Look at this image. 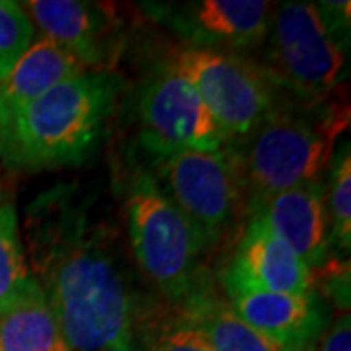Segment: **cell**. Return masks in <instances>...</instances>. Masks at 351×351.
I'll list each match as a JSON object with an SVG mask.
<instances>
[{"instance_id": "cell-1", "label": "cell", "mask_w": 351, "mask_h": 351, "mask_svg": "<svg viewBox=\"0 0 351 351\" xmlns=\"http://www.w3.org/2000/svg\"><path fill=\"white\" fill-rule=\"evenodd\" d=\"M34 232V263L71 351H138L151 302L138 295L110 228L57 203Z\"/></svg>"}, {"instance_id": "cell-2", "label": "cell", "mask_w": 351, "mask_h": 351, "mask_svg": "<svg viewBox=\"0 0 351 351\" xmlns=\"http://www.w3.org/2000/svg\"><path fill=\"white\" fill-rule=\"evenodd\" d=\"M277 104L246 138L228 145L239 162L248 207L279 191L322 180L338 137L350 127L341 94L320 101Z\"/></svg>"}, {"instance_id": "cell-3", "label": "cell", "mask_w": 351, "mask_h": 351, "mask_svg": "<svg viewBox=\"0 0 351 351\" xmlns=\"http://www.w3.org/2000/svg\"><path fill=\"white\" fill-rule=\"evenodd\" d=\"M121 86L110 71H90L55 86L14 113L2 156L27 168L84 162L106 133Z\"/></svg>"}, {"instance_id": "cell-4", "label": "cell", "mask_w": 351, "mask_h": 351, "mask_svg": "<svg viewBox=\"0 0 351 351\" xmlns=\"http://www.w3.org/2000/svg\"><path fill=\"white\" fill-rule=\"evenodd\" d=\"M125 217L143 276L166 304H182L207 279L199 265L207 250L199 232L145 168L135 170L127 182Z\"/></svg>"}, {"instance_id": "cell-5", "label": "cell", "mask_w": 351, "mask_h": 351, "mask_svg": "<svg viewBox=\"0 0 351 351\" xmlns=\"http://www.w3.org/2000/svg\"><path fill=\"white\" fill-rule=\"evenodd\" d=\"M260 64L276 88L301 101H320L341 94L348 47L322 20L314 2L276 4Z\"/></svg>"}, {"instance_id": "cell-6", "label": "cell", "mask_w": 351, "mask_h": 351, "mask_svg": "<svg viewBox=\"0 0 351 351\" xmlns=\"http://www.w3.org/2000/svg\"><path fill=\"white\" fill-rule=\"evenodd\" d=\"M166 63L195 88L226 145L248 137L279 104L262 66L244 55L180 47Z\"/></svg>"}, {"instance_id": "cell-7", "label": "cell", "mask_w": 351, "mask_h": 351, "mask_svg": "<svg viewBox=\"0 0 351 351\" xmlns=\"http://www.w3.org/2000/svg\"><path fill=\"white\" fill-rule=\"evenodd\" d=\"M152 164V176L195 226L205 248L215 246L239 215L248 211V193L228 145L213 152H174L154 158Z\"/></svg>"}, {"instance_id": "cell-8", "label": "cell", "mask_w": 351, "mask_h": 351, "mask_svg": "<svg viewBox=\"0 0 351 351\" xmlns=\"http://www.w3.org/2000/svg\"><path fill=\"white\" fill-rule=\"evenodd\" d=\"M138 127V141L154 158L226 147L195 88L168 63L149 78L141 92Z\"/></svg>"}, {"instance_id": "cell-9", "label": "cell", "mask_w": 351, "mask_h": 351, "mask_svg": "<svg viewBox=\"0 0 351 351\" xmlns=\"http://www.w3.org/2000/svg\"><path fill=\"white\" fill-rule=\"evenodd\" d=\"M145 10L184 39L186 47L242 55L265 43L276 4L265 0H193L145 4Z\"/></svg>"}, {"instance_id": "cell-10", "label": "cell", "mask_w": 351, "mask_h": 351, "mask_svg": "<svg viewBox=\"0 0 351 351\" xmlns=\"http://www.w3.org/2000/svg\"><path fill=\"white\" fill-rule=\"evenodd\" d=\"M225 299L240 318L289 351H314L328 316L318 293L291 295L256 289L240 283H223Z\"/></svg>"}, {"instance_id": "cell-11", "label": "cell", "mask_w": 351, "mask_h": 351, "mask_svg": "<svg viewBox=\"0 0 351 351\" xmlns=\"http://www.w3.org/2000/svg\"><path fill=\"white\" fill-rule=\"evenodd\" d=\"M20 4L41 36L71 51L88 71L108 69L119 27L108 4L82 0H27Z\"/></svg>"}, {"instance_id": "cell-12", "label": "cell", "mask_w": 351, "mask_h": 351, "mask_svg": "<svg viewBox=\"0 0 351 351\" xmlns=\"http://www.w3.org/2000/svg\"><path fill=\"white\" fill-rule=\"evenodd\" d=\"M221 283H240L291 295H308L314 291V276L308 265L258 217H250Z\"/></svg>"}, {"instance_id": "cell-13", "label": "cell", "mask_w": 351, "mask_h": 351, "mask_svg": "<svg viewBox=\"0 0 351 351\" xmlns=\"http://www.w3.org/2000/svg\"><path fill=\"white\" fill-rule=\"evenodd\" d=\"M248 213L262 219L279 239L285 240L311 271L328 263L332 240L322 180L256 201L248 207Z\"/></svg>"}, {"instance_id": "cell-14", "label": "cell", "mask_w": 351, "mask_h": 351, "mask_svg": "<svg viewBox=\"0 0 351 351\" xmlns=\"http://www.w3.org/2000/svg\"><path fill=\"white\" fill-rule=\"evenodd\" d=\"M90 73L86 64L53 39L39 36L0 80V92L10 113L20 112L55 86Z\"/></svg>"}, {"instance_id": "cell-15", "label": "cell", "mask_w": 351, "mask_h": 351, "mask_svg": "<svg viewBox=\"0 0 351 351\" xmlns=\"http://www.w3.org/2000/svg\"><path fill=\"white\" fill-rule=\"evenodd\" d=\"M172 311L199 332L215 351H289L248 326L226 299L217 295L209 279L182 304L172 306Z\"/></svg>"}, {"instance_id": "cell-16", "label": "cell", "mask_w": 351, "mask_h": 351, "mask_svg": "<svg viewBox=\"0 0 351 351\" xmlns=\"http://www.w3.org/2000/svg\"><path fill=\"white\" fill-rule=\"evenodd\" d=\"M0 351H71L38 279L0 316Z\"/></svg>"}, {"instance_id": "cell-17", "label": "cell", "mask_w": 351, "mask_h": 351, "mask_svg": "<svg viewBox=\"0 0 351 351\" xmlns=\"http://www.w3.org/2000/svg\"><path fill=\"white\" fill-rule=\"evenodd\" d=\"M34 279L25 263L16 209L12 201L0 195V316L24 299Z\"/></svg>"}, {"instance_id": "cell-18", "label": "cell", "mask_w": 351, "mask_h": 351, "mask_svg": "<svg viewBox=\"0 0 351 351\" xmlns=\"http://www.w3.org/2000/svg\"><path fill=\"white\" fill-rule=\"evenodd\" d=\"M324 199L330 219V240L339 252L351 248V152L346 141L330 160Z\"/></svg>"}, {"instance_id": "cell-19", "label": "cell", "mask_w": 351, "mask_h": 351, "mask_svg": "<svg viewBox=\"0 0 351 351\" xmlns=\"http://www.w3.org/2000/svg\"><path fill=\"white\" fill-rule=\"evenodd\" d=\"M137 348L138 351H215L174 311H160L154 304L138 326Z\"/></svg>"}, {"instance_id": "cell-20", "label": "cell", "mask_w": 351, "mask_h": 351, "mask_svg": "<svg viewBox=\"0 0 351 351\" xmlns=\"http://www.w3.org/2000/svg\"><path fill=\"white\" fill-rule=\"evenodd\" d=\"M34 38L36 25L32 24L22 4L12 0H0V80L24 55Z\"/></svg>"}, {"instance_id": "cell-21", "label": "cell", "mask_w": 351, "mask_h": 351, "mask_svg": "<svg viewBox=\"0 0 351 351\" xmlns=\"http://www.w3.org/2000/svg\"><path fill=\"white\" fill-rule=\"evenodd\" d=\"M314 351H351L350 311H339L338 316L322 328Z\"/></svg>"}, {"instance_id": "cell-22", "label": "cell", "mask_w": 351, "mask_h": 351, "mask_svg": "<svg viewBox=\"0 0 351 351\" xmlns=\"http://www.w3.org/2000/svg\"><path fill=\"white\" fill-rule=\"evenodd\" d=\"M316 6H318L322 20L330 27V32L341 43L350 45V2L348 0L346 2H318Z\"/></svg>"}, {"instance_id": "cell-23", "label": "cell", "mask_w": 351, "mask_h": 351, "mask_svg": "<svg viewBox=\"0 0 351 351\" xmlns=\"http://www.w3.org/2000/svg\"><path fill=\"white\" fill-rule=\"evenodd\" d=\"M10 123H12V113L8 110L6 101L2 98V92H0V154H4V149H6Z\"/></svg>"}]
</instances>
